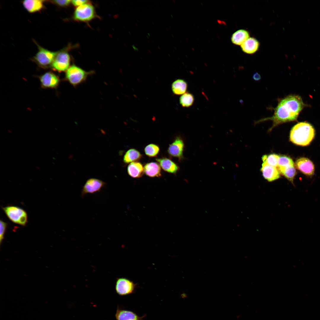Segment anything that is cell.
Masks as SVG:
<instances>
[{"label":"cell","mask_w":320,"mask_h":320,"mask_svg":"<svg viewBox=\"0 0 320 320\" xmlns=\"http://www.w3.org/2000/svg\"><path fill=\"white\" fill-rule=\"evenodd\" d=\"M304 106L301 98L295 95H290L280 100L275 108L273 116L265 119L273 121L271 128L283 123L296 120Z\"/></svg>","instance_id":"6da1fadb"},{"label":"cell","mask_w":320,"mask_h":320,"mask_svg":"<svg viewBox=\"0 0 320 320\" xmlns=\"http://www.w3.org/2000/svg\"><path fill=\"white\" fill-rule=\"evenodd\" d=\"M315 130L311 125L305 122H300L295 125L290 134V140L297 145L305 146L313 140Z\"/></svg>","instance_id":"7a4b0ae2"},{"label":"cell","mask_w":320,"mask_h":320,"mask_svg":"<svg viewBox=\"0 0 320 320\" xmlns=\"http://www.w3.org/2000/svg\"><path fill=\"white\" fill-rule=\"evenodd\" d=\"M2 209L8 218L12 222L23 226L28 222V215L24 209L19 207L9 206Z\"/></svg>","instance_id":"3957f363"},{"label":"cell","mask_w":320,"mask_h":320,"mask_svg":"<svg viewBox=\"0 0 320 320\" xmlns=\"http://www.w3.org/2000/svg\"><path fill=\"white\" fill-rule=\"evenodd\" d=\"M90 73V72H87L73 65L70 66L66 71L65 77L70 84L73 86H76L84 81Z\"/></svg>","instance_id":"277c9868"},{"label":"cell","mask_w":320,"mask_h":320,"mask_svg":"<svg viewBox=\"0 0 320 320\" xmlns=\"http://www.w3.org/2000/svg\"><path fill=\"white\" fill-rule=\"evenodd\" d=\"M95 16L94 7L88 3L77 7L73 15L74 20L82 22H87L92 20Z\"/></svg>","instance_id":"5b68a950"},{"label":"cell","mask_w":320,"mask_h":320,"mask_svg":"<svg viewBox=\"0 0 320 320\" xmlns=\"http://www.w3.org/2000/svg\"><path fill=\"white\" fill-rule=\"evenodd\" d=\"M37 45L38 51L34 57L36 62L42 67H47L52 65L58 52L51 51Z\"/></svg>","instance_id":"8992f818"},{"label":"cell","mask_w":320,"mask_h":320,"mask_svg":"<svg viewBox=\"0 0 320 320\" xmlns=\"http://www.w3.org/2000/svg\"><path fill=\"white\" fill-rule=\"evenodd\" d=\"M106 183L103 181L95 178H89L83 186L81 196L84 197L88 194H93L100 192L105 187Z\"/></svg>","instance_id":"52a82bcc"},{"label":"cell","mask_w":320,"mask_h":320,"mask_svg":"<svg viewBox=\"0 0 320 320\" xmlns=\"http://www.w3.org/2000/svg\"><path fill=\"white\" fill-rule=\"evenodd\" d=\"M70 57L68 52L62 51L58 52L52 63V67L59 72L66 71L70 67Z\"/></svg>","instance_id":"ba28073f"},{"label":"cell","mask_w":320,"mask_h":320,"mask_svg":"<svg viewBox=\"0 0 320 320\" xmlns=\"http://www.w3.org/2000/svg\"><path fill=\"white\" fill-rule=\"evenodd\" d=\"M136 285L132 281L125 278L118 279L116 281L115 290L119 295L125 296L134 292Z\"/></svg>","instance_id":"9c48e42d"},{"label":"cell","mask_w":320,"mask_h":320,"mask_svg":"<svg viewBox=\"0 0 320 320\" xmlns=\"http://www.w3.org/2000/svg\"><path fill=\"white\" fill-rule=\"evenodd\" d=\"M184 146L183 139L180 137H177L169 145L167 152L171 156L178 158L180 161L184 159L183 152Z\"/></svg>","instance_id":"30bf717a"},{"label":"cell","mask_w":320,"mask_h":320,"mask_svg":"<svg viewBox=\"0 0 320 320\" xmlns=\"http://www.w3.org/2000/svg\"><path fill=\"white\" fill-rule=\"evenodd\" d=\"M297 168L302 173L306 175H313L314 172V166L312 162L308 158L301 157L295 162Z\"/></svg>","instance_id":"8fae6325"},{"label":"cell","mask_w":320,"mask_h":320,"mask_svg":"<svg viewBox=\"0 0 320 320\" xmlns=\"http://www.w3.org/2000/svg\"><path fill=\"white\" fill-rule=\"evenodd\" d=\"M263 177L269 182H272L280 177V173L277 168L263 162L261 169Z\"/></svg>","instance_id":"7c38bea8"},{"label":"cell","mask_w":320,"mask_h":320,"mask_svg":"<svg viewBox=\"0 0 320 320\" xmlns=\"http://www.w3.org/2000/svg\"><path fill=\"white\" fill-rule=\"evenodd\" d=\"M41 85L43 87L47 88H55L56 87L59 83V77L54 73L51 72H47L40 78Z\"/></svg>","instance_id":"4fadbf2b"},{"label":"cell","mask_w":320,"mask_h":320,"mask_svg":"<svg viewBox=\"0 0 320 320\" xmlns=\"http://www.w3.org/2000/svg\"><path fill=\"white\" fill-rule=\"evenodd\" d=\"M146 315L139 316L133 311L122 309L119 307L117 308L115 315L116 320H143Z\"/></svg>","instance_id":"5bb4252c"},{"label":"cell","mask_w":320,"mask_h":320,"mask_svg":"<svg viewBox=\"0 0 320 320\" xmlns=\"http://www.w3.org/2000/svg\"><path fill=\"white\" fill-rule=\"evenodd\" d=\"M260 43L258 40L254 37H249L241 45L242 50L248 54H253L258 50Z\"/></svg>","instance_id":"9a60e30c"},{"label":"cell","mask_w":320,"mask_h":320,"mask_svg":"<svg viewBox=\"0 0 320 320\" xmlns=\"http://www.w3.org/2000/svg\"><path fill=\"white\" fill-rule=\"evenodd\" d=\"M156 160L162 169L168 172L175 174L179 170L178 165L169 159L163 157L156 159Z\"/></svg>","instance_id":"2e32d148"},{"label":"cell","mask_w":320,"mask_h":320,"mask_svg":"<svg viewBox=\"0 0 320 320\" xmlns=\"http://www.w3.org/2000/svg\"><path fill=\"white\" fill-rule=\"evenodd\" d=\"M144 171L145 174L150 177L161 176V167L159 164L156 162L146 164L144 167Z\"/></svg>","instance_id":"e0dca14e"},{"label":"cell","mask_w":320,"mask_h":320,"mask_svg":"<svg viewBox=\"0 0 320 320\" xmlns=\"http://www.w3.org/2000/svg\"><path fill=\"white\" fill-rule=\"evenodd\" d=\"M250 37V34L247 31L243 29L238 30L233 34L231 40L232 43L237 45H241Z\"/></svg>","instance_id":"ac0fdd59"},{"label":"cell","mask_w":320,"mask_h":320,"mask_svg":"<svg viewBox=\"0 0 320 320\" xmlns=\"http://www.w3.org/2000/svg\"><path fill=\"white\" fill-rule=\"evenodd\" d=\"M127 170L128 174L133 178H140L144 173V167L142 164L138 162H133L128 165Z\"/></svg>","instance_id":"d6986e66"},{"label":"cell","mask_w":320,"mask_h":320,"mask_svg":"<svg viewBox=\"0 0 320 320\" xmlns=\"http://www.w3.org/2000/svg\"><path fill=\"white\" fill-rule=\"evenodd\" d=\"M44 1L40 0H27L23 1V4L28 12L33 13L39 11L42 9Z\"/></svg>","instance_id":"ffe728a7"},{"label":"cell","mask_w":320,"mask_h":320,"mask_svg":"<svg viewBox=\"0 0 320 320\" xmlns=\"http://www.w3.org/2000/svg\"><path fill=\"white\" fill-rule=\"evenodd\" d=\"M187 88V82L182 79H178L172 83V89L173 93L176 95H183L185 93Z\"/></svg>","instance_id":"44dd1931"},{"label":"cell","mask_w":320,"mask_h":320,"mask_svg":"<svg viewBox=\"0 0 320 320\" xmlns=\"http://www.w3.org/2000/svg\"><path fill=\"white\" fill-rule=\"evenodd\" d=\"M142 157L140 153L135 149H131L127 151L124 156L123 161L128 164L140 160Z\"/></svg>","instance_id":"7402d4cb"},{"label":"cell","mask_w":320,"mask_h":320,"mask_svg":"<svg viewBox=\"0 0 320 320\" xmlns=\"http://www.w3.org/2000/svg\"><path fill=\"white\" fill-rule=\"evenodd\" d=\"M293 166H295L294 162L290 158L285 156H279L277 167L279 172L285 168Z\"/></svg>","instance_id":"603a6c76"},{"label":"cell","mask_w":320,"mask_h":320,"mask_svg":"<svg viewBox=\"0 0 320 320\" xmlns=\"http://www.w3.org/2000/svg\"><path fill=\"white\" fill-rule=\"evenodd\" d=\"M279 172L293 184L294 179L297 174L295 166L285 168Z\"/></svg>","instance_id":"cb8c5ba5"},{"label":"cell","mask_w":320,"mask_h":320,"mask_svg":"<svg viewBox=\"0 0 320 320\" xmlns=\"http://www.w3.org/2000/svg\"><path fill=\"white\" fill-rule=\"evenodd\" d=\"M194 101V97L191 93L185 92L182 95L180 98V102L183 107H188L191 106Z\"/></svg>","instance_id":"d4e9b609"},{"label":"cell","mask_w":320,"mask_h":320,"mask_svg":"<svg viewBox=\"0 0 320 320\" xmlns=\"http://www.w3.org/2000/svg\"><path fill=\"white\" fill-rule=\"evenodd\" d=\"M279 156L277 154H272L265 155L262 157L263 162H265L269 165L277 168Z\"/></svg>","instance_id":"484cf974"},{"label":"cell","mask_w":320,"mask_h":320,"mask_svg":"<svg viewBox=\"0 0 320 320\" xmlns=\"http://www.w3.org/2000/svg\"><path fill=\"white\" fill-rule=\"evenodd\" d=\"M159 146L153 144L148 145L144 149L145 154L150 157L156 156L159 153Z\"/></svg>","instance_id":"4316f807"},{"label":"cell","mask_w":320,"mask_h":320,"mask_svg":"<svg viewBox=\"0 0 320 320\" xmlns=\"http://www.w3.org/2000/svg\"><path fill=\"white\" fill-rule=\"evenodd\" d=\"M0 243L1 244L4 237V235L7 227V223L0 220Z\"/></svg>","instance_id":"83f0119b"},{"label":"cell","mask_w":320,"mask_h":320,"mask_svg":"<svg viewBox=\"0 0 320 320\" xmlns=\"http://www.w3.org/2000/svg\"><path fill=\"white\" fill-rule=\"evenodd\" d=\"M52 2L55 4L61 7H66L68 6L71 2L69 0H54Z\"/></svg>","instance_id":"f1b7e54d"},{"label":"cell","mask_w":320,"mask_h":320,"mask_svg":"<svg viewBox=\"0 0 320 320\" xmlns=\"http://www.w3.org/2000/svg\"><path fill=\"white\" fill-rule=\"evenodd\" d=\"M88 1L86 0H75L71 1V3L75 6L79 7L88 3Z\"/></svg>","instance_id":"f546056e"},{"label":"cell","mask_w":320,"mask_h":320,"mask_svg":"<svg viewBox=\"0 0 320 320\" xmlns=\"http://www.w3.org/2000/svg\"><path fill=\"white\" fill-rule=\"evenodd\" d=\"M181 297L183 298H188V296L187 294L184 293H183L181 295Z\"/></svg>","instance_id":"4dcf8cb0"},{"label":"cell","mask_w":320,"mask_h":320,"mask_svg":"<svg viewBox=\"0 0 320 320\" xmlns=\"http://www.w3.org/2000/svg\"><path fill=\"white\" fill-rule=\"evenodd\" d=\"M148 52H149V53H150V54H151V53H152V52H151V50H150V49H148Z\"/></svg>","instance_id":"1f68e13d"},{"label":"cell","mask_w":320,"mask_h":320,"mask_svg":"<svg viewBox=\"0 0 320 320\" xmlns=\"http://www.w3.org/2000/svg\"><path fill=\"white\" fill-rule=\"evenodd\" d=\"M158 49H159V50H160L161 49V48H160V47H159V46H158Z\"/></svg>","instance_id":"d6a6232c"},{"label":"cell","mask_w":320,"mask_h":320,"mask_svg":"<svg viewBox=\"0 0 320 320\" xmlns=\"http://www.w3.org/2000/svg\"><path fill=\"white\" fill-rule=\"evenodd\" d=\"M135 24L138 27V26L137 24L136 23H135Z\"/></svg>","instance_id":"836d02e7"},{"label":"cell","mask_w":320,"mask_h":320,"mask_svg":"<svg viewBox=\"0 0 320 320\" xmlns=\"http://www.w3.org/2000/svg\"><path fill=\"white\" fill-rule=\"evenodd\" d=\"M166 29L167 30V31H169L168 28H166Z\"/></svg>","instance_id":"e575fe53"},{"label":"cell","mask_w":320,"mask_h":320,"mask_svg":"<svg viewBox=\"0 0 320 320\" xmlns=\"http://www.w3.org/2000/svg\"><path fill=\"white\" fill-rule=\"evenodd\" d=\"M148 43H149L150 44H151V42H150V41H149V40H148Z\"/></svg>","instance_id":"d590c367"}]
</instances>
